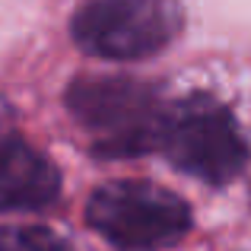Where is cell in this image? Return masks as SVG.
I'll return each instance as SVG.
<instances>
[{
    "instance_id": "obj_4",
    "label": "cell",
    "mask_w": 251,
    "mask_h": 251,
    "mask_svg": "<svg viewBox=\"0 0 251 251\" xmlns=\"http://www.w3.org/2000/svg\"><path fill=\"white\" fill-rule=\"evenodd\" d=\"M184 25L178 0H89L70 19L76 48L99 61H147Z\"/></svg>"
},
{
    "instance_id": "obj_6",
    "label": "cell",
    "mask_w": 251,
    "mask_h": 251,
    "mask_svg": "<svg viewBox=\"0 0 251 251\" xmlns=\"http://www.w3.org/2000/svg\"><path fill=\"white\" fill-rule=\"evenodd\" d=\"M0 251H76L64 235L48 226H3Z\"/></svg>"
},
{
    "instance_id": "obj_2",
    "label": "cell",
    "mask_w": 251,
    "mask_h": 251,
    "mask_svg": "<svg viewBox=\"0 0 251 251\" xmlns=\"http://www.w3.org/2000/svg\"><path fill=\"white\" fill-rule=\"evenodd\" d=\"M159 150L178 172L216 188L235 181L248 162L245 134L235 115L201 92L166 108Z\"/></svg>"
},
{
    "instance_id": "obj_5",
    "label": "cell",
    "mask_w": 251,
    "mask_h": 251,
    "mask_svg": "<svg viewBox=\"0 0 251 251\" xmlns=\"http://www.w3.org/2000/svg\"><path fill=\"white\" fill-rule=\"evenodd\" d=\"M61 197V172L16 134L0 137V213H35Z\"/></svg>"
},
{
    "instance_id": "obj_1",
    "label": "cell",
    "mask_w": 251,
    "mask_h": 251,
    "mask_svg": "<svg viewBox=\"0 0 251 251\" xmlns=\"http://www.w3.org/2000/svg\"><path fill=\"white\" fill-rule=\"evenodd\" d=\"M64 102L102 159H134L159 150L166 108L147 83L130 76H80L67 86Z\"/></svg>"
},
{
    "instance_id": "obj_3",
    "label": "cell",
    "mask_w": 251,
    "mask_h": 251,
    "mask_svg": "<svg viewBox=\"0 0 251 251\" xmlns=\"http://www.w3.org/2000/svg\"><path fill=\"white\" fill-rule=\"evenodd\" d=\"M86 223L121 251H162L191 232V210L162 184L124 178L92 191Z\"/></svg>"
}]
</instances>
